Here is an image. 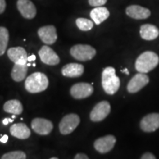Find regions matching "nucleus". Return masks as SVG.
Masks as SVG:
<instances>
[{
    "label": "nucleus",
    "instance_id": "nucleus-1",
    "mask_svg": "<svg viewBox=\"0 0 159 159\" xmlns=\"http://www.w3.org/2000/svg\"><path fill=\"white\" fill-rule=\"evenodd\" d=\"M48 85V77L41 72L33 73L25 80V89L32 94L42 92L47 89Z\"/></svg>",
    "mask_w": 159,
    "mask_h": 159
},
{
    "label": "nucleus",
    "instance_id": "nucleus-2",
    "mask_svg": "<svg viewBox=\"0 0 159 159\" xmlns=\"http://www.w3.org/2000/svg\"><path fill=\"white\" fill-rule=\"evenodd\" d=\"M158 63V55L153 52L147 51L138 57L135 63V67L139 72L146 74L156 68Z\"/></svg>",
    "mask_w": 159,
    "mask_h": 159
},
{
    "label": "nucleus",
    "instance_id": "nucleus-3",
    "mask_svg": "<svg viewBox=\"0 0 159 159\" xmlns=\"http://www.w3.org/2000/svg\"><path fill=\"white\" fill-rule=\"evenodd\" d=\"M102 88L108 94H116L120 87V80L116 75L114 67L108 66L104 69L102 74Z\"/></svg>",
    "mask_w": 159,
    "mask_h": 159
},
{
    "label": "nucleus",
    "instance_id": "nucleus-4",
    "mask_svg": "<svg viewBox=\"0 0 159 159\" xmlns=\"http://www.w3.org/2000/svg\"><path fill=\"white\" fill-rule=\"evenodd\" d=\"M70 54L77 61H88L96 55V49L88 44H77L71 47Z\"/></svg>",
    "mask_w": 159,
    "mask_h": 159
},
{
    "label": "nucleus",
    "instance_id": "nucleus-5",
    "mask_svg": "<svg viewBox=\"0 0 159 159\" xmlns=\"http://www.w3.org/2000/svg\"><path fill=\"white\" fill-rule=\"evenodd\" d=\"M80 122V119L76 114L66 115L59 124V130L61 134L68 135L75 131Z\"/></svg>",
    "mask_w": 159,
    "mask_h": 159
},
{
    "label": "nucleus",
    "instance_id": "nucleus-6",
    "mask_svg": "<svg viewBox=\"0 0 159 159\" xmlns=\"http://www.w3.org/2000/svg\"><path fill=\"white\" fill-rule=\"evenodd\" d=\"M111 112V105L108 101H102L95 105L90 113L92 122H101L104 120Z\"/></svg>",
    "mask_w": 159,
    "mask_h": 159
},
{
    "label": "nucleus",
    "instance_id": "nucleus-7",
    "mask_svg": "<svg viewBox=\"0 0 159 159\" xmlns=\"http://www.w3.org/2000/svg\"><path fill=\"white\" fill-rule=\"evenodd\" d=\"M94 92L91 84L87 83H78L73 85L70 89V94L73 98L77 99H85L90 97Z\"/></svg>",
    "mask_w": 159,
    "mask_h": 159
},
{
    "label": "nucleus",
    "instance_id": "nucleus-8",
    "mask_svg": "<svg viewBox=\"0 0 159 159\" xmlns=\"http://www.w3.org/2000/svg\"><path fill=\"white\" fill-rule=\"evenodd\" d=\"M116 142V137L113 135H107L97 139L94 143V147L95 150L99 153L105 154L110 152L114 148Z\"/></svg>",
    "mask_w": 159,
    "mask_h": 159
},
{
    "label": "nucleus",
    "instance_id": "nucleus-9",
    "mask_svg": "<svg viewBox=\"0 0 159 159\" xmlns=\"http://www.w3.org/2000/svg\"><path fill=\"white\" fill-rule=\"evenodd\" d=\"M149 83V77L145 73L139 72L129 81L127 89L129 93L134 94L144 88Z\"/></svg>",
    "mask_w": 159,
    "mask_h": 159
},
{
    "label": "nucleus",
    "instance_id": "nucleus-10",
    "mask_svg": "<svg viewBox=\"0 0 159 159\" xmlns=\"http://www.w3.org/2000/svg\"><path fill=\"white\" fill-rule=\"evenodd\" d=\"M38 35L45 44H53L57 39V30L55 26L47 25L40 27Z\"/></svg>",
    "mask_w": 159,
    "mask_h": 159
},
{
    "label": "nucleus",
    "instance_id": "nucleus-11",
    "mask_svg": "<svg viewBox=\"0 0 159 159\" xmlns=\"http://www.w3.org/2000/svg\"><path fill=\"white\" fill-rule=\"evenodd\" d=\"M141 129L147 133L154 132L159 128V114L152 113L146 115L140 122Z\"/></svg>",
    "mask_w": 159,
    "mask_h": 159
},
{
    "label": "nucleus",
    "instance_id": "nucleus-12",
    "mask_svg": "<svg viewBox=\"0 0 159 159\" xmlns=\"http://www.w3.org/2000/svg\"><path fill=\"white\" fill-rule=\"evenodd\" d=\"M40 59L43 63L49 66H55L60 63V57L56 52L48 46L44 45L39 51Z\"/></svg>",
    "mask_w": 159,
    "mask_h": 159
},
{
    "label": "nucleus",
    "instance_id": "nucleus-13",
    "mask_svg": "<svg viewBox=\"0 0 159 159\" xmlns=\"http://www.w3.org/2000/svg\"><path fill=\"white\" fill-rule=\"evenodd\" d=\"M32 129L39 135H48L53 129L51 121L43 118H35L31 122Z\"/></svg>",
    "mask_w": 159,
    "mask_h": 159
},
{
    "label": "nucleus",
    "instance_id": "nucleus-14",
    "mask_svg": "<svg viewBox=\"0 0 159 159\" xmlns=\"http://www.w3.org/2000/svg\"><path fill=\"white\" fill-rule=\"evenodd\" d=\"M16 5L21 15L25 19H33L36 16V7L30 0H18Z\"/></svg>",
    "mask_w": 159,
    "mask_h": 159
},
{
    "label": "nucleus",
    "instance_id": "nucleus-15",
    "mask_svg": "<svg viewBox=\"0 0 159 159\" xmlns=\"http://www.w3.org/2000/svg\"><path fill=\"white\" fill-rule=\"evenodd\" d=\"M7 56L14 63L17 64H26L28 61L27 52L23 47H12L7 50Z\"/></svg>",
    "mask_w": 159,
    "mask_h": 159
},
{
    "label": "nucleus",
    "instance_id": "nucleus-16",
    "mask_svg": "<svg viewBox=\"0 0 159 159\" xmlns=\"http://www.w3.org/2000/svg\"><path fill=\"white\" fill-rule=\"evenodd\" d=\"M126 14L132 19L140 20L145 19L150 17L151 12L149 9L142 6L133 5L128 6L126 8Z\"/></svg>",
    "mask_w": 159,
    "mask_h": 159
},
{
    "label": "nucleus",
    "instance_id": "nucleus-17",
    "mask_svg": "<svg viewBox=\"0 0 159 159\" xmlns=\"http://www.w3.org/2000/svg\"><path fill=\"white\" fill-rule=\"evenodd\" d=\"M61 72L63 76L67 77H71V78L79 77L84 72V66L80 63H68L63 67Z\"/></svg>",
    "mask_w": 159,
    "mask_h": 159
},
{
    "label": "nucleus",
    "instance_id": "nucleus-18",
    "mask_svg": "<svg viewBox=\"0 0 159 159\" xmlns=\"http://www.w3.org/2000/svg\"><path fill=\"white\" fill-rule=\"evenodd\" d=\"M10 133L13 137L19 139H26L30 136L31 132L25 123H16L10 128Z\"/></svg>",
    "mask_w": 159,
    "mask_h": 159
},
{
    "label": "nucleus",
    "instance_id": "nucleus-19",
    "mask_svg": "<svg viewBox=\"0 0 159 159\" xmlns=\"http://www.w3.org/2000/svg\"><path fill=\"white\" fill-rule=\"evenodd\" d=\"M110 16V12L105 7H96L90 13V16L92 21L97 25H100L101 23L105 21Z\"/></svg>",
    "mask_w": 159,
    "mask_h": 159
},
{
    "label": "nucleus",
    "instance_id": "nucleus-20",
    "mask_svg": "<svg viewBox=\"0 0 159 159\" xmlns=\"http://www.w3.org/2000/svg\"><path fill=\"white\" fill-rule=\"evenodd\" d=\"M140 35L143 39L152 41L159 35V30L156 26L150 24L143 25L140 27Z\"/></svg>",
    "mask_w": 159,
    "mask_h": 159
},
{
    "label": "nucleus",
    "instance_id": "nucleus-21",
    "mask_svg": "<svg viewBox=\"0 0 159 159\" xmlns=\"http://www.w3.org/2000/svg\"><path fill=\"white\" fill-rule=\"evenodd\" d=\"M28 66L26 64H17L15 63L11 71V77L16 82H21L25 79L27 75Z\"/></svg>",
    "mask_w": 159,
    "mask_h": 159
},
{
    "label": "nucleus",
    "instance_id": "nucleus-22",
    "mask_svg": "<svg viewBox=\"0 0 159 159\" xmlns=\"http://www.w3.org/2000/svg\"><path fill=\"white\" fill-rule=\"evenodd\" d=\"M3 109L8 114L20 115L23 112V105L18 99H11L4 104Z\"/></svg>",
    "mask_w": 159,
    "mask_h": 159
},
{
    "label": "nucleus",
    "instance_id": "nucleus-23",
    "mask_svg": "<svg viewBox=\"0 0 159 159\" xmlns=\"http://www.w3.org/2000/svg\"><path fill=\"white\" fill-rule=\"evenodd\" d=\"M9 41V32L5 27H0V56L5 54Z\"/></svg>",
    "mask_w": 159,
    "mask_h": 159
},
{
    "label": "nucleus",
    "instance_id": "nucleus-24",
    "mask_svg": "<svg viewBox=\"0 0 159 159\" xmlns=\"http://www.w3.org/2000/svg\"><path fill=\"white\" fill-rule=\"evenodd\" d=\"M76 25L77 27L82 31L91 30L94 27V23L91 20L85 18H78L76 20Z\"/></svg>",
    "mask_w": 159,
    "mask_h": 159
},
{
    "label": "nucleus",
    "instance_id": "nucleus-25",
    "mask_svg": "<svg viewBox=\"0 0 159 159\" xmlns=\"http://www.w3.org/2000/svg\"><path fill=\"white\" fill-rule=\"evenodd\" d=\"M26 158L27 156L23 151H13L7 152L2 156V159H25Z\"/></svg>",
    "mask_w": 159,
    "mask_h": 159
},
{
    "label": "nucleus",
    "instance_id": "nucleus-26",
    "mask_svg": "<svg viewBox=\"0 0 159 159\" xmlns=\"http://www.w3.org/2000/svg\"><path fill=\"white\" fill-rule=\"evenodd\" d=\"M107 2V0H89V5L92 7H100Z\"/></svg>",
    "mask_w": 159,
    "mask_h": 159
},
{
    "label": "nucleus",
    "instance_id": "nucleus-27",
    "mask_svg": "<svg viewBox=\"0 0 159 159\" xmlns=\"http://www.w3.org/2000/svg\"><path fill=\"white\" fill-rule=\"evenodd\" d=\"M141 158L142 159H156V158L152 153H151V152H147L142 155V157H141Z\"/></svg>",
    "mask_w": 159,
    "mask_h": 159
},
{
    "label": "nucleus",
    "instance_id": "nucleus-28",
    "mask_svg": "<svg viewBox=\"0 0 159 159\" xmlns=\"http://www.w3.org/2000/svg\"><path fill=\"white\" fill-rule=\"evenodd\" d=\"M6 8L5 0H0V14L3 13Z\"/></svg>",
    "mask_w": 159,
    "mask_h": 159
},
{
    "label": "nucleus",
    "instance_id": "nucleus-29",
    "mask_svg": "<svg viewBox=\"0 0 159 159\" xmlns=\"http://www.w3.org/2000/svg\"><path fill=\"white\" fill-rule=\"evenodd\" d=\"M75 159H89V158L84 153H78L75 156Z\"/></svg>",
    "mask_w": 159,
    "mask_h": 159
},
{
    "label": "nucleus",
    "instance_id": "nucleus-30",
    "mask_svg": "<svg viewBox=\"0 0 159 159\" xmlns=\"http://www.w3.org/2000/svg\"><path fill=\"white\" fill-rule=\"evenodd\" d=\"M7 140H8V136H7V135H4V136H2L1 139H0V142L5 144V143L7 142Z\"/></svg>",
    "mask_w": 159,
    "mask_h": 159
},
{
    "label": "nucleus",
    "instance_id": "nucleus-31",
    "mask_svg": "<svg viewBox=\"0 0 159 159\" xmlns=\"http://www.w3.org/2000/svg\"><path fill=\"white\" fill-rule=\"evenodd\" d=\"M36 59V57L34 55H32L30 56H28V62H31V61H35Z\"/></svg>",
    "mask_w": 159,
    "mask_h": 159
},
{
    "label": "nucleus",
    "instance_id": "nucleus-32",
    "mask_svg": "<svg viewBox=\"0 0 159 159\" xmlns=\"http://www.w3.org/2000/svg\"><path fill=\"white\" fill-rule=\"evenodd\" d=\"M2 123L5 125H7V124H8L9 123V119H8V118H5V119H3V121H2Z\"/></svg>",
    "mask_w": 159,
    "mask_h": 159
},
{
    "label": "nucleus",
    "instance_id": "nucleus-33",
    "mask_svg": "<svg viewBox=\"0 0 159 159\" xmlns=\"http://www.w3.org/2000/svg\"><path fill=\"white\" fill-rule=\"evenodd\" d=\"M122 72H123V73H125V74L126 75H129V71H128V69H122Z\"/></svg>",
    "mask_w": 159,
    "mask_h": 159
},
{
    "label": "nucleus",
    "instance_id": "nucleus-34",
    "mask_svg": "<svg viewBox=\"0 0 159 159\" xmlns=\"http://www.w3.org/2000/svg\"><path fill=\"white\" fill-rule=\"evenodd\" d=\"M8 119H9V122H13V119H9L8 118Z\"/></svg>",
    "mask_w": 159,
    "mask_h": 159
},
{
    "label": "nucleus",
    "instance_id": "nucleus-35",
    "mask_svg": "<svg viewBox=\"0 0 159 159\" xmlns=\"http://www.w3.org/2000/svg\"><path fill=\"white\" fill-rule=\"evenodd\" d=\"M15 118H16V115H15V114H13V116H12V119H14Z\"/></svg>",
    "mask_w": 159,
    "mask_h": 159
},
{
    "label": "nucleus",
    "instance_id": "nucleus-36",
    "mask_svg": "<svg viewBox=\"0 0 159 159\" xmlns=\"http://www.w3.org/2000/svg\"><path fill=\"white\" fill-rule=\"evenodd\" d=\"M27 66H28V67H29V66H31V64H30V63H27Z\"/></svg>",
    "mask_w": 159,
    "mask_h": 159
},
{
    "label": "nucleus",
    "instance_id": "nucleus-37",
    "mask_svg": "<svg viewBox=\"0 0 159 159\" xmlns=\"http://www.w3.org/2000/svg\"><path fill=\"white\" fill-rule=\"evenodd\" d=\"M51 159H57V157H52V158H51Z\"/></svg>",
    "mask_w": 159,
    "mask_h": 159
},
{
    "label": "nucleus",
    "instance_id": "nucleus-38",
    "mask_svg": "<svg viewBox=\"0 0 159 159\" xmlns=\"http://www.w3.org/2000/svg\"><path fill=\"white\" fill-rule=\"evenodd\" d=\"M33 66H35V63H33Z\"/></svg>",
    "mask_w": 159,
    "mask_h": 159
}]
</instances>
